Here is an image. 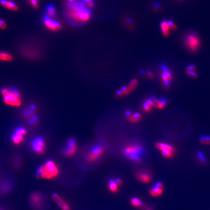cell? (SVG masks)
Instances as JSON below:
<instances>
[{
  "label": "cell",
  "mask_w": 210,
  "mask_h": 210,
  "mask_svg": "<svg viewBox=\"0 0 210 210\" xmlns=\"http://www.w3.org/2000/svg\"><path fill=\"white\" fill-rule=\"evenodd\" d=\"M52 199L59 206V207L62 210H71L70 207L66 203L60 198L58 194H54L52 195Z\"/></svg>",
  "instance_id": "9a60e30c"
},
{
  "label": "cell",
  "mask_w": 210,
  "mask_h": 210,
  "mask_svg": "<svg viewBox=\"0 0 210 210\" xmlns=\"http://www.w3.org/2000/svg\"><path fill=\"white\" fill-rule=\"evenodd\" d=\"M143 107L144 110H145L146 112H148L151 110L152 107H151L150 105H149L148 104L147 102H146V103H144V104H143Z\"/></svg>",
  "instance_id": "836d02e7"
},
{
  "label": "cell",
  "mask_w": 210,
  "mask_h": 210,
  "mask_svg": "<svg viewBox=\"0 0 210 210\" xmlns=\"http://www.w3.org/2000/svg\"><path fill=\"white\" fill-rule=\"evenodd\" d=\"M84 1L85 2H87L88 1H92V0H84Z\"/></svg>",
  "instance_id": "ab89813d"
},
{
  "label": "cell",
  "mask_w": 210,
  "mask_h": 210,
  "mask_svg": "<svg viewBox=\"0 0 210 210\" xmlns=\"http://www.w3.org/2000/svg\"><path fill=\"white\" fill-rule=\"evenodd\" d=\"M31 146L34 152L38 154H42L45 151V143L42 138L38 137L34 139Z\"/></svg>",
  "instance_id": "9c48e42d"
},
{
  "label": "cell",
  "mask_w": 210,
  "mask_h": 210,
  "mask_svg": "<svg viewBox=\"0 0 210 210\" xmlns=\"http://www.w3.org/2000/svg\"><path fill=\"white\" fill-rule=\"evenodd\" d=\"M141 118V115L138 113H136L134 114L132 116H130L129 119L130 121L132 122H136L140 120Z\"/></svg>",
  "instance_id": "4316f807"
},
{
  "label": "cell",
  "mask_w": 210,
  "mask_h": 210,
  "mask_svg": "<svg viewBox=\"0 0 210 210\" xmlns=\"http://www.w3.org/2000/svg\"><path fill=\"white\" fill-rule=\"evenodd\" d=\"M161 29L164 36H168L169 31L171 30L168 21H164L162 22L161 23Z\"/></svg>",
  "instance_id": "d6986e66"
},
{
  "label": "cell",
  "mask_w": 210,
  "mask_h": 210,
  "mask_svg": "<svg viewBox=\"0 0 210 210\" xmlns=\"http://www.w3.org/2000/svg\"><path fill=\"white\" fill-rule=\"evenodd\" d=\"M66 16L74 23H84L90 21L91 14L89 10L78 3H68L65 11Z\"/></svg>",
  "instance_id": "6da1fadb"
},
{
  "label": "cell",
  "mask_w": 210,
  "mask_h": 210,
  "mask_svg": "<svg viewBox=\"0 0 210 210\" xmlns=\"http://www.w3.org/2000/svg\"><path fill=\"white\" fill-rule=\"evenodd\" d=\"M172 75L168 68L163 66L162 69L161 74V79L165 87L168 88L169 86L170 83L172 80Z\"/></svg>",
  "instance_id": "8fae6325"
},
{
  "label": "cell",
  "mask_w": 210,
  "mask_h": 210,
  "mask_svg": "<svg viewBox=\"0 0 210 210\" xmlns=\"http://www.w3.org/2000/svg\"><path fill=\"white\" fill-rule=\"evenodd\" d=\"M137 85H138V81L135 79H134L133 80H131V82L129 83L128 87L129 88V90L131 91L135 89V88L137 87Z\"/></svg>",
  "instance_id": "f546056e"
},
{
  "label": "cell",
  "mask_w": 210,
  "mask_h": 210,
  "mask_svg": "<svg viewBox=\"0 0 210 210\" xmlns=\"http://www.w3.org/2000/svg\"><path fill=\"white\" fill-rule=\"evenodd\" d=\"M185 43L187 48L192 52L198 50L200 44L199 38L194 34L187 35L185 38Z\"/></svg>",
  "instance_id": "5b68a950"
},
{
  "label": "cell",
  "mask_w": 210,
  "mask_h": 210,
  "mask_svg": "<svg viewBox=\"0 0 210 210\" xmlns=\"http://www.w3.org/2000/svg\"><path fill=\"white\" fill-rule=\"evenodd\" d=\"M175 152L176 150H170V149H165L162 151V154L166 158H171L173 157L175 155Z\"/></svg>",
  "instance_id": "cb8c5ba5"
},
{
  "label": "cell",
  "mask_w": 210,
  "mask_h": 210,
  "mask_svg": "<svg viewBox=\"0 0 210 210\" xmlns=\"http://www.w3.org/2000/svg\"><path fill=\"white\" fill-rule=\"evenodd\" d=\"M153 101V104H154V106L156 107L157 108H163L164 107L166 106L167 105V100L165 98H162L159 100H158L155 98H152L151 99Z\"/></svg>",
  "instance_id": "ac0fdd59"
},
{
  "label": "cell",
  "mask_w": 210,
  "mask_h": 210,
  "mask_svg": "<svg viewBox=\"0 0 210 210\" xmlns=\"http://www.w3.org/2000/svg\"><path fill=\"white\" fill-rule=\"evenodd\" d=\"M86 8L88 9H91L92 8L94 7V3H93V2L92 1H90L87 2H86Z\"/></svg>",
  "instance_id": "d6a6232c"
},
{
  "label": "cell",
  "mask_w": 210,
  "mask_h": 210,
  "mask_svg": "<svg viewBox=\"0 0 210 210\" xmlns=\"http://www.w3.org/2000/svg\"><path fill=\"white\" fill-rule=\"evenodd\" d=\"M118 186L116 182L111 179L109 180V190L112 192H116L118 189Z\"/></svg>",
  "instance_id": "d4e9b609"
},
{
  "label": "cell",
  "mask_w": 210,
  "mask_h": 210,
  "mask_svg": "<svg viewBox=\"0 0 210 210\" xmlns=\"http://www.w3.org/2000/svg\"><path fill=\"white\" fill-rule=\"evenodd\" d=\"M44 24L46 28L52 31L56 32L61 29L62 26L59 22L54 21L52 19L45 16L43 20Z\"/></svg>",
  "instance_id": "ba28073f"
},
{
  "label": "cell",
  "mask_w": 210,
  "mask_h": 210,
  "mask_svg": "<svg viewBox=\"0 0 210 210\" xmlns=\"http://www.w3.org/2000/svg\"><path fill=\"white\" fill-rule=\"evenodd\" d=\"M0 3L2 6L13 11H17L19 8L15 2L9 1L8 0H0Z\"/></svg>",
  "instance_id": "2e32d148"
},
{
  "label": "cell",
  "mask_w": 210,
  "mask_h": 210,
  "mask_svg": "<svg viewBox=\"0 0 210 210\" xmlns=\"http://www.w3.org/2000/svg\"><path fill=\"white\" fill-rule=\"evenodd\" d=\"M28 133V131L23 128H18L12 136V142L16 145L21 144L24 140V136Z\"/></svg>",
  "instance_id": "52a82bcc"
},
{
  "label": "cell",
  "mask_w": 210,
  "mask_h": 210,
  "mask_svg": "<svg viewBox=\"0 0 210 210\" xmlns=\"http://www.w3.org/2000/svg\"><path fill=\"white\" fill-rule=\"evenodd\" d=\"M147 76H148V77L149 78L152 79L154 78V73H152V72H150L147 73Z\"/></svg>",
  "instance_id": "d590c367"
},
{
  "label": "cell",
  "mask_w": 210,
  "mask_h": 210,
  "mask_svg": "<svg viewBox=\"0 0 210 210\" xmlns=\"http://www.w3.org/2000/svg\"><path fill=\"white\" fill-rule=\"evenodd\" d=\"M196 70V67L195 66L190 65L189 66L186 68V73L188 76H189L191 78H197V74L195 72Z\"/></svg>",
  "instance_id": "603a6c76"
},
{
  "label": "cell",
  "mask_w": 210,
  "mask_h": 210,
  "mask_svg": "<svg viewBox=\"0 0 210 210\" xmlns=\"http://www.w3.org/2000/svg\"><path fill=\"white\" fill-rule=\"evenodd\" d=\"M57 14V10L56 8L52 4H48L47 5L45 9V15L47 17L49 18H52L56 16Z\"/></svg>",
  "instance_id": "e0dca14e"
},
{
  "label": "cell",
  "mask_w": 210,
  "mask_h": 210,
  "mask_svg": "<svg viewBox=\"0 0 210 210\" xmlns=\"http://www.w3.org/2000/svg\"><path fill=\"white\" fill-rule=\"evenodd\" d=\"M126 115H127V116H128V117H129V116H130V115H131V113L129 112H126Z\"/></svg>",
  "instance_id": "f35d334b"
},
{
  "label": "cell",
  "mask_w": 210,
  "mask_h": 210,
  "mask_svg": "<svg viewBox=\"0 0 210 210\" xmlns=\"http://www.w3.org/2000/svg\"><path fill=\"white\" fill-rule=\"evenodd\" d=\"M151 210V209H148V210Z\"/></svg>",
  "instance_id": "60d3db41"
},
{
  "label": "cell",
  "mask_w": 210,
  "mask_h": 210,
  "mask_svg": "<svg viewBox=\"0 0 210 210\" xmlns=\"http://www.w3.org/2000/svg\"><path fill=\"white\" fill-rule=\"evenodd\" d=\"M125 154L128 156L131 160L136 162L140 161V155L142 152V148L138 144H134L127 147L124 150Z\"/></svg>",
  "instance_id": "277c9868"
},
{
  "label": "cell",
  "mask_w": 210,
  "mask_h": 210,
  "mask_svg": "<svg viewBox=\"0 0 210 210\" xmlns=\"http://www.w3.org/2000/svg\"><path fill=\"white\" fill-rule=\"evenodd\" d=\"M116 182L117 184V185H122V182L121 179H120V178H117L116 180Z\"/></svg>",
  "instance_id": "8d00e7d4"
},
{
  "label": "cell",
  "mask_w": 210,
  "mask_h": 210,
  "mask_svg": "<svg viewBox=\"0 0 210 210\" xmlns=\"http://www.w3.org/2000/svg\"><path fill=\"white\" fill-rule=\"evenodd\" d=\"M137 178L141 182L146 183L149 182L151 181V177L150 175L144 172H141L138 174Z\"/></svg>",
  "instance_id": "ffe728a7"
},
{
  "label": "cell",
  "mask_w": 210,
  "mask_h": 210,
  "mask_svg": "<svg viewBox=\"0 0 210 210\" xmlns=\"http://www.w3.org/2000/svg\"><path fill=\"white\" fill-rule=\"evenodd\" d=\"M77 143L73 139H70L67 142V147L64 150L66 156H71L74 154L77 150Z\"/></svg>",
  "instance_id": "7c38bea8"
},
{
  "label": "cell",
  "mask_w": 210,
  "mask_h": 210,
  "mask_svg": "<svg viewBox=\"0 0 210 210\" xmlns=\"http://www.w3.org/2000/svg\"><path fill=\"white\" fill-rule=\"evenodd\" d=\"M104 152V148L101 146H98L94 147L91 153L88 156V160L89 161H94L98 159Z\"/></svg>",
  "instance_id": "4fadbf2b"
},
{
  "label": "cell",
  "mask_w": 210,
  "mask_h": 210,
  "mask_svg": "<svg viewBox=\"0 0 210 210\" xmlns=\"http://www.w3.org/2000/svg\"><path fill=\"white\" fill-rule=\"evenodd\" d=\"M37 108L35 105H31L29 108L24 110L23 116L28 118L29 122L32 126H35L38 123V118L36 115Z\"/></svg>",
  "instance_id": "8992f818"
},
{
  "label": "cell",
  "mask_w": 210,
  "mask_h": 210,
  "mask_svg": "<svg viewBox=\"0 0 210 210\" xmlns=\"http://www.w3.org/2000/svg\"><path fill=\"white\" fill-rule=\"evenodd\" d=\"M59 170L56 163L51 160L47 161L45 164L38 168L36 176L38 178L52 179L58 175Z\"/></svg>",
  "instance_id": "3957f363"
},
{
  "label": "cell",
  "mask_w": 210,
  "mask_h": 210,
  "mask_svg": "<svg viewBox=\"0 0 210 210\" xmlns=\"http://www.w3.org/2000/svg\"><path fill=\"white\" fill-rule=\"evenodd\" d=\"M131 203L135 207H141L143 205L142 202L136 198H134L131 199Z\"/></svg>",
  "instance_id": "484cf974"
},
{
  "label": "cell",
  "mask_w": 210,
  "mask_h": 210,
  "mask_svg": "<svg viewBox=\"0 0 210 210\" xmlns=\"http://www.w3.org/2000/svg\"><path fill=\"white\" fill-rule=\"evenodd\" d=\"M7 28V24L6 22L2 19H0V28L2 29H6Z\"/></svg>",
  "instance_id": "1f68e13d"
},
{
  "label": "cell",
  "mask_w": 210,
  "mask_h": 210,
  "mask_svg": "<svg viewBox=\"0 0 210 210\" xmlns=\"http://www.w3.org/2000/svg\"></svg>",
  "instance_id": "b9f144b4"
},
{
  "label": "cell",
  "mask_w": 210,
  "mask_h": 210,
  "mask_svg": "<svg viewBox=\"0 0 210 210\" xmlns=\"http://www.w3.org/2000/svg\"><path fill=\"white\" fill-rule=\"evenodd\" d=\"M3 101L6 105L17 107L22 104V98L19 90L14 88H3L1 91Z\"/></svg>",
  "instance_id": "7a4b0ae2"
},
{
  "label": "cell",
  "mask_w": 210,
  "mask_h": 210,
  "mask_svg": "<svg viewBox=\"0 0 210 210\" xmlns=\"http://www.w3.org/2000/svg\"><path fill=\"white\" fill-rule=\"evenodd\" d=\"M169 23L170 28V29L172 30H176L177 28V27L176 25H175L173 22H171V21H168Z\"/></svg>",
  "instance_id": "e575fe53"
},
{
  "label": "cell",
  "mask_w": 210,
  "mask_h": 210,
  "mask_svg": "<svg viewBox=\"0 0 210 210\" xmlns=\"http://www.w3.org/2000/svg\"><path fill=\"white\" fill-rule=\"evenodd\" d=\"M163 185L161 182L157 183L155 186L149 190L150 195L153 197H157L162 195L163 192Z\"/></svg>",
  "instance_id": "5bb4252c"
},
{
  "label": "cell",
  "mask_w": 210,
  "mask_h": 210,
  "mask_svg": "<svg viewBox=\"0 0 210 210\" xmlns=\"http://www.w3.org/2000/svg\"><path fill=\"white\" fill-rule=\"evenodd\" d=\"M31 5L34 8L37 9L38 7V0H29Z\"/></svg>",
  "instance_id": "4dcf8cb0"
},
{
  "label": "cell",
  "mask_w": 210,
  "mask_h": 210,
  "mask_svg": "<svg viewBox=\"0 0 210 210\" xmlns=\"http://www.w3.org/2000/svg\"><path fill=\"white\" fill-rule=\"evenodd\" d=\"M68 1L69 3H73L76 1V0H68Z\"/></svg>",
  "instance_id": "74e56055"
},
{
  "label": "cell",
  "mask_w": 210,
  "mask_h": 210,
  "mask_svg": "<svg viewBox=\"0 0 210 210\" xmlns=\"http://www.w3.org/2000/svg\"><path fill=\"white\" fill-rule=\"evenodd\" d=\"M156 147L157 148L160 149L161 151H162L165 149H170V150H175V148H173L172 146L169 144H167L165 143H162V142H159L156 143Z\"/></svg>",
  "instance_id": "7402d4cb"
},
{
  "label": "cell",
  "mask_w": 210,
  "mask_h": 210,
  "mask_svg": "<svg viewBox=\"0 0 210 210\" xmlns=\"http://www.w3.org/2000/svg\"><path fill=\"white\" fill-rule=\"evenodd\" d=\"M30 201L32 205L35 208H41L43 202L42 196L39 192H34L31 196Z\"/></svg>",
  "instance_id": "30bf717a"
},
{
  "label": "cell",
  "mask_w": 210,
  "mask_h": 210,
  "mask_svg": "<svg viewBox=\"0 0 210 210\" xmlns=\"http://www.w3.org/2000/svg\"><path fill=\"white\" fill-rule=\"evenodd\" d=\"M11 188V185L8 182H6V183L3 184L1 187V192L3 193H6L8 192L10 190Z\"/></svg>",
  "instance_id": "f1b7e54d"
},
{
  "label": "cell",
  "mask_w": 210,
  "mask_h": 210,
  "mask_svg": "<svg viewBox=\"0 0 210 210\" xmlns=\"http://www.w3.org/2000/svg\"><path fill=\"white\" fill-rule=\"evenodd\" d=\"M13 59V56L8 52H0V61L10 62Z\"/></svg>",
  "instance_id": "44dd1931"
},
{
  "label": "cell",
  "mask_w": 210,
  "mask_h": 210,
  "mask_svg": "<svg viewBox=\"0 0 210 210\" xmlns=\"http://www.w3.org/2000/svg\"><path fill=\"white\" fill-rule=\"evenodd\" d=\"M200 142L202 144H210V137L208 136H203L200 139Z\"/></svg>",
  "instance_id": "83f0119b"
}]
</instances>
